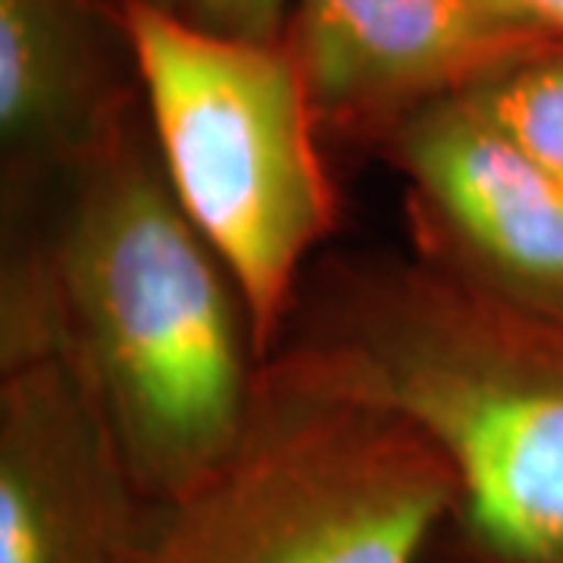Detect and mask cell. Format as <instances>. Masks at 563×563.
<instances>
[{
	"mask_svg": "<svg viewBox=\"0 0 563 563\" xmlns=\"http://www.w3.org/2000/svg\"><path fill=\"white\" fill-rule=\"evenodd\" d=\"M276 354L420 429L457 476L435 563H563V317L420 254L307 276Z\"/></svg>",
	"mask_w": 563,
	"mask_h": 563,
	"instance_id": "obj_1",
	"label": "cell"
},
{
	"mask_svg": "<svg viewBox=\"0 0 563 563\" xmlns=\"http://www.w3.org/2000/svg\"><path fill=\"white\" fill-rule=\"evenodd\" d=\"M47 244L63 351L141 495L169 501L239 444L263 363L239 285L166 179L141 95L60 185Z\"/></svg>",
	"mask_w": 563,
	"mask_h": 563,
	"instance_id": "obj_2",
	"label": "cell"
},
{
	"mask_svg": "<svg viewBox=\"0 0 563 563\" xmlns=\"http://www.w3.org/2000/svg\"><path fill=\"white\" fill-rule=\"evenodd\" d=\"M166 179L239 285L266 363L342 203L288 41L232 38L147 0L110 7Z\"/></svg>",
	"mask_w": 563,
	"mask_h": 563,
	"instance_id": "obj_3",
	"label": "cell"
},
{
	"mask_svg": "<svg viewBox=\"0 0 563 563\" xmlns=\"http://www.w3.org/2000/svg\"><path fill=\"white\" fill-rule=\"evenodd\" d=\"M457 476L410 422L273 354L239 444L122 563H432Z\"/></svg>",
	"mask_w": 563,
	"mask_h": 563,
	"instance_id": "obj_4",
	"label": "cell"
},
{
	"mask_svg": "<svg viewBox=\"0 0 563 563\" xmlns=\"http://www.w3.org/2000/svg\"><path fill=\"white\" fill-rule=\"evenodd\" d=\"M373 147L404 179L413 254L563 317V179L466 91L410 113Z\"/></svg>",
	"mask_w": 563,
	"mask_h": 563,
	"instance_id": "obj_5",
	"label": "cell"
},
{
	"mask_svg": "<svg viewBox=\"0 0 563 563\" xmlns=\"http://www.w3.org/2000/svg\"><path fill=\"white\" fill-rule=\"evenodd\" d=\"M282 38L322 132L376 144L563 35L514 0H295Z\"/></svg>",
	"mask_w": 563,
	"mask_h": 563,
	"instance_id": "obj_6",
	"label": "cell"
},
{
	"mask_svg": "<svg viewBox=\"0 0 563 563\" xmlns=\"http://www.w3.org/2000/svg\"><path fill=\"white\" fill-rule=\"evenodd\" d=\"M147 510L66 351L0 369V563H122Z\"/></svg>",
	"mask_w": 563,
	"mask_h": 563,
	"instance_id": "obj_7",
	"label": "cell"
},
{
	"mask_svg": "<svg viewBox=\"0 0 563 563\" xmlns=\"http://www.w3.org/2000/svg\"><path fill=\"white\" fill-rule=\"evenodd\" d=\"M110 38L120 25L95 0H0V210L44 217L60 185L139 103Z\"/></svg>",
	"mask_w": 563,
	"mask_h": 563,
	"instance_id": "obj_8",
	"label": "cell"
},
{
	"mask_svg": "<svg viewBox=\"0 0 563 563\" xmlns=\"http://www.w3.org/2000/svg\"><path fill=\"white\" fill-rule=\"evenodd\" d=\"M466 95L520 151L563 179V38L507 63Z\"/></svg>",
	"mask_w": 563,
	"mask_h": 563,
	"instance_id": "obj_9",
	"label": "cell"
},
{
	"mask_svg": "<svg viewBox=\"0 0 563 563\" xmlns=\"http://www.w3.org/2000/svg\"><path fill=\"white\" fill-rule=\"evenodd\" d=\"M295 0H185L181 13L232 38L279 41Z\"/></svg>",
	"mask_w": 563,
	"mask_h": 563,
	"instance_id": "obj_10",
	"label": "cell"
},
{
	"mask_svg": "<svg viewBox=\"0 0 563 563\" xmlns=\"http://www.w3.org/2000/svg\"><path fill=\"white\" fill-rule=\"evenodd\" d=\"M520 3L526 13H532L536 20L544 22L551 32L563 35V0H514Z\"/></svg>",
	"mask_w": 563,
	"mask_h": 563,
	"instance_id": "obj_11",
	"label": "cell"
},
{
	"mask_svg": "<svg viewBox=\"0 0 563 563\" xmlns=\"http://www.w3.org/2000/svg\"><path fill=\"white\" fill-rule=\"evenodd\" d=\"M147 3H157V7H166V10H181L185 0H147Z\"/></svg>",
	"mask_w": 563,
	"mask_h": 563,
	"instance_id": "obj_12",
	"label": "cell"
},
{
	"mask_svg": "<svg viewBox=\"0 0 563 563\" xmlns=\"http://www.w3.org/2000/svg\"><path fill=\"white\" fill-rule=\"evenodd\" d=\"M432 563H435V561H432Z\"/></svg>",
	"mask_w": 563,
	"mask_h": 563,
	"instance_id": "obj_13",
	"label": "cell"
}]
</instances>
